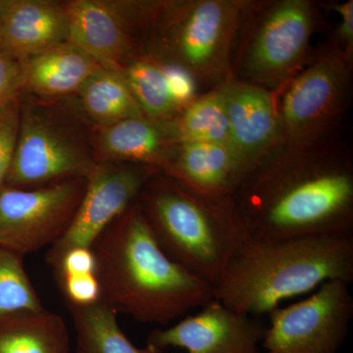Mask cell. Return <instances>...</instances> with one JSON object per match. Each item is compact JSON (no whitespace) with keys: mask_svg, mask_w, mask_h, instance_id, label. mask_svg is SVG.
I'll return each mask as SVG.
<instances>
[{"mask_svg":"<svg viewBox=\"0 0 353 353\" xmlns=\"http://www.w3.org/2000/svg\"><path fill=\"white\" fill-rule=\"evenodd\" d=\"M233 204L254 241L353 236L352 155L336 141L282 145L246 175Z\"/></svg>","mask_w":353,"mask_h":353,"instance_id":"1","label":"cell"},{"mask_svg":"<svg viewBox=\"0 0 353 353\" xmlns=\"http://www.w3.org/2000/svg\"><path fill=\"white\" fill-rule=\"evenodd\" d=\"M92 248L102 303L136 321L167 326L215 299L214 287L162 250L137 202Z\"/></svg>","mask_w":353,"mask_h":353,"instance_id":"2","label":"cell"},{"mask_svg":"<svg viewBox=\"0 0 353 353\" xmlns=\"http://www.w3.org/2000/svg\"><path fill=\"white\" fill-rule=\"evenodd\" d=\"M329 281H353V236L252 240L215 288V299L241 314L268 315Z\"/></svg>","mask_w":353,"mask_h":353,"instance_id":"3","label":"cell"},{"mask_svg":"<svg viewBox=\"0 0 353 353\" xmlns=\"http://www.w3.org/2000/svg\"><path fill=\"white\" fill-rule=\"evenodd\" d=\"M137 203L162 250L214 289L252 240L233 201L202 196L162 172Z\"/></svg>","mask_w":353,"mask_h":353,"instance_id":"4","label":"cell"},{"mask_svg":"<svg viewBox=\"0 0 353 353\" xmlns=\"http://www.w3.org/2000/svg\"><path fill=\"white\" fill-rule=\"evenodd\" d=\"M320 20L311 0H246L230 78L279 95L310 62Z\"/></svg>","mask_w":353,"mask_h":353,"instance_id":"5","label":"cell"},{"mask_svg":"<svg viewBox=\"0 0 353 353\" xmlns=\"http://www.w3.org/2000/svg\"><path fill=\"white\" fill-rule=\"evenodd\" d=\"M246 0H187L152 4L145 23L157 28L170 63L194 77L199 88L231 77L232 57Z\"/></svg>","mask_w":353,"mask_h":353,"instance_id":"6","label":"cell"},{"mask_svg":"<svg viewBox=\"0 0 353 353\" xmlns=\"http://www.w3.org/2000/svg\"><path fill=\"white\" fill-rule=\"evenodd\" d=\"M352 63L332 43L282 90L279 114L285 145L309 148L334 141L350 99Z\"/></svg>","mask_w":353,"mask_h":353,"instance_id":"7","label":"cell"},{"mask_svg":"<svg viewBox=\"0 0 353 353\" xmlns=\"http://www.w3.org/2000/svg\"><path fill=\"white\" fill-rule=\"evenodd\" d=\"M97 164L81 137L57 116L39 106L21 108L7 187L36 189L87 179Z\"/></svg>","mask_w":353,"mask_h":353,"instance_id":"8","label":"cell"},{"mask_svg":"<svg viewBox=\"0 0 353 353\" xmlns=\"http://www.w3.org/2000/svg\"><path fill=\"white\" fill-rule=\"evenodd\" d=\"M350 284L324 283L307 299L269 313L264 353H338L353 317Z\"/></svg>","mask_w":353,"mask_h":353,"instance_id":"9","label":"cell"},{"mask_svg":"<svg viewBox=\"0 0 353 353\" xmlns=\"http://www.w3.org/2000/svg\"><path fill=\"white\" fill-rule=\"evenodd\" d=\"M87 179L36 188L4 187L0 192V248L24 257L52 246L68 229Z\"/></svg>","mask_w":353,"mask_h":353,"instance_id":"10","label":"cell"},{"mask_svg":"<svg viewBox=\"0 0 353 353\" xmlns=\"http://www.w3.org/2000/svg\"><path fill=\"white\" fill-rule=\"evenodd\" d=\"M158 173L145 165L97 164L87 178L82 201L68 229L50 246L48 263L52 267L72 248H92L106 228L138 201L146 183Z\"/></svg>","mask_w":353,"mask_h":353,"instance_id":"11","label":"cell"},{"mask_svg":"<svg viewBox=\"0 0 353 353\" xmlns=\"http://www.w3.org/2000/svg\"><path fill=\"white\" fill-rule=\"evenodd\" d=\"M167 328L153 329L148 345L164 352L180 347L187 353H264L265 328L253 317L227 307L217 299Z\"/></svg>","mask_w":353,"mask_h":353,"instance_id":"12","label":"cell"},{"mask_svg":"<svg viewBox=\"0 0 353 353\" xmlns=\"http://www.w3.org/2000/svg\"><path fill=\"white\" fill-rule=\"evenodd\" d=\"M220 85L229 121L230 146L246 176L285 145L279 95L232 78Z\"/></svg>","mask_w":353,"mask_h":353,"instance_id":"13","label":"cell"},{"mask_svg":"<svg viewBox=\"0 0 353 353\" xmlns=\"http://www.w3.org/2000/svg\"><path fill=\"white\" fill-rule=\"evenodd\" d=\"M65 7L69 43L102 68L122 72L131 57L132 41L117 11L95 0H74Z\"/></svg>","mask_w":353,"mask_h":353,"instance_id":"14","label":"cell"},{"mask_svg":"<svg viewBox=\"0 0 353 353\" xmlns=\"http://www.w3.org/2000/svg\"><path fill=\"white\" fill-rule=\"evenodd\" d=\"M162 173L216 201H233L245 172L229 145L210 143H178L168 168Z\"/></svg>","mask_w":353,"mask_h":353,"instance_id":"15","label":"cell"},{"mask_svg":"<svg viewBox=\"0 0 353 353\" xmlns=\"http://www.w3.org/2000/svg\"><path fill=\"white\" fill-rule=\"evenodd\" d=\"M69 43L65 4L48 0H15L0 27V46L22 63Z\"/></svg>","mask_w":353,"mask_h":353,"instance_id":"16","label":"cell"},{"mask_svg":"<svg viewBox=\"0 0 353 353\" xmlns=\"http://www.w3.org/2000/svg\"><path fill=\"white\" fill-rule=\"evenodd\" d=\"M170 122L148 117L129 118L101 128L99 148L101 157L116 164H137L160 172L168 168L178 145Z\"/></svg>","mask_w":353,"mask_h":353,"instance_id":"17","label":"cell"},{"mask_svg":"<svg viewBox=\"0 0 353 353\" xmlns=\"http://www.w3.org/2000/svg\"><path fill=\"white\" fill-rule=\"evenodd\" d=\"M22 90L46 97L79 92L102 67L73 44L67 43L21 63Z\"/></svg>","mask_w":353,"mask_h":353,"instance_id":"18","label":"cell"},{"mask_svg":"<svg viewBox=\"0 0 353 353\" xmlns=\"http://www.w3.org/2000/svg\"><path fill=\"white\" fill-rule=\"evenodd\" d=\"M70 336L61 316L46 308L0 320V353H69Z\"/></svg>","mask_w":353,"mask_h":353,"instance_id":"19","label":"cell"},{"mask_svg":"<svg viewBox=\"0 0 353 353\" xmlns=\"http://www.w3.org/2000/svg\"><path fill=\"white\" fill-rule=\"evenodd\" d=\"M78 92L83 110L101 128L129 118L145 117L122 72L101 68Z\"/></svg>","mask_w":353,"mask_h":353,"instance_id":"20","label":"cell"},{"mask_svg":"<svg viewBox=\"0 0 353 353\" xmlns=\"http://www.w3.org/2000/svg\"><path fill=\"white\" fill-rule=\"evenodd\" d=\"M76 331L77 353H163L152 345L138 347L123 333L117 312L101 303L69 308Z\"/></svg>","mask_w":353,"mask_h":353,"instance_id":"21","label":"cell"},{"mask_svg":"<svg viewBox=\"0 0 353 353\" xmlns=\"http://www.w3.org/2000/svg\"><path fill=\"white\" fill-rule=\"evenodd\" d=\"M170 126L179 143H210L230 146L229 121L221 85L201 92L170 121Z\"/></svg>","mask_w":353,"mask_h":353,"instance_id":"22","label":"cell"},{"mask_svg":"<svg viewBox=\"0 0 353 353\" xmlns=\"http://www.w3.org/2000/svg\"><path fill=\"white\" fill-rule=\"evenodd\" d=\"M122 74L148 119L170 122L180 113L169 90L163 62L153 57L137 58L128 62Z\"/></svg>","mask_w":353,"mask_h":353,"instance_id":"23","label":"cell"},{"mask_svg":"<svg viewBox=\"0 0 353 353\" xmlns=\"http://www.w3.org/2000/svg\"><path fill=\"white\" fill-rule=\"evenodd\" d=\"M44 309L26 271L23 256L0 248V320Z\"/></svg>","mask_w":353,"mask_h":353,"instance_id":"24","label":"cell"},{"mask_svg":"<svg viewBox=\"0 0 353 353\" xmlns=\"http://www.w3.org/2000/svg\"><path fill=\"white\" fill-rule=\"evenodd\" d=\"M20 117L21 106L18 99L0 109V192L6 185L7 176L12 164Z\"/></svg>","mask_w":353,"mask_h":353,"instance_id":"25","label":"cell"},{"mask_svg":"<svg viewBox=\"0 0 353 353\" xmlns=\"http://www.w3.org/2000/svg\"><path fill=\"white\" fill-rule=\"evenodd\" d=\"M57 282L68 308L88 307L101 301L97 275L58 278Z\"/></svg>","mask_w":353,"mask_h":353,"instance_id":"26","label":"cell"},{"mask_svg":"<svg viewBox=\"0 0 353 353\" xmlns=\"http://www.w3.org/2000/svg\"><path fill=\"white\" fill-rule=\"evenodd\" d=\"M163 66L172 99L181 112L201 94V88L194 77L182 67L170 62H163Z\"/></svg>","mask_w":353,"mask_h":353,"instance_id":"27","label":"cell"},{"mask_svg":"<svg viewBox=\"0 0 353 353\" xmlns=\"http://www.w3.org/2000/svg\"><path fill=\"white\" fill-rule=\"evenodd\" d=\"M52 268L57 279L97 275V259L92 248H72L60 257Z\"/></svg>","mask_w":353,"mask_h":353,"instance_id":"28","label":"cell"},{"mask_svg":"<svg viewBox=\"0 0 353 353\" xmlns=\"http://www.w3.org/2000/svg\"><path fill=\"white\" fill-rule=\"evenodd\" d=\"M22 90V66L0 46V109L18 99Z\"/></svg>","mask_w":353,"mask_h":353,"instance_id":"29","label":"cell"},{"mask_svg":"<svg viewBox=\"0 0 353 353\" xmlns=\"http://www.w3.org/2000/svg\"><path fill=\"white\" fill-rule=\"evenodd\" d=\"M332 10L341 16V23L336 28L334 44L341 50L343 57L350 63L353 62V1L348 0L343 3H333Z\"/></svg>","mask_w":353,"mask_h":353,"instance_id":"30","label":"cell"},{"mask_svg":"<svg viewBox=\"0 0 353 353\" xmlns=\"http://www.w3.org/2000/svg\"><path fill=\"white\" fill-rule=\"evenodd\" d=\"M14 1L15 0H0V27L3 24L11 7L13 6Z\"/></svg>","mask_w":353,"mask_h":353,"instance_id":"31","label":"cell"}]
</instances>
